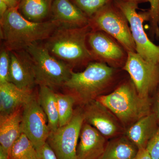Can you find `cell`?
Here are the masks:
<instances>
[{
  "label": "cell",
  "instance_id": "1",
  "mask_svg": "<svg viewBox=\"0 0 159 159\" xmlns=\"http://www.w3.org/2000/svg\"><path fill=\"white\" fill-rule=\"evenodd\" d=\"M1 37L9 51L25 50L32 44L46 40L59 24L52 20L34 22L26 19L18 8L8 9L0 18Z\"/></svg>",
  "mask_w": 159,
  "mask_h": 159
},
{
  "label": "cell",
  "instance_id": "2",
  "mask_svg": "<svg viewBox=\"0 0 159 159\" xmlns=\"http://www.w3.org/2000/svg\"><path fill=\"white\" fill-rule=\"evenodd\" d=\"M90 26L81 28L60 27L45 40L50 53L72 69L87 66L94 61L87 44Z\"/></svg>",
  "mask_w": 159,
  "mask_h": 159
},
{
  "label": "cell",
  "instance_id": "3",
  "mask_svg": "<svg viewBox=\"0 0 159 159\" xmlns=\"http://www.w3.org/2000/svg\"><path fill=\"white\" fill-rule=\"evenodd\" d=\"M116 69L106 64L92 61L80 72L72 71L62 89L75 98L76 102L82 106L95 100L113 82Z\"/></svg>",
  "mask_w": 159,
  "mask_h": 159
},
{
  "label": "cell",
  "instance_id": "4",
  "mask_svg": "<svg viewBox=\"0 0 159 159\" xmlns=\"http://www.w3.org/2000/svg\"><path fill=\"white\" fill-rule=\"evenodd\" d=\"M96 99L108 108L124 127L152 112L150 98L140 96L131 80L124 81L112 93Z\"/></svg>",
  "mask_w": 159,
  "mask_h": 159
},
{
  "label": "cell",
  "instance_id": "5",
  "mask_svg": "<svg viewBox=\"0 0 159 159\" xmlns=\"http://www.w3.org/2000/svg\"><path fill=\"white\" fill-rule=\"evenodd\" d=\"M34 63L37 85L55 91L62 88L73 69L52 55L44 45L35 43L25 49Z\"/></svg>",
  "mask_w": 159,
  "mask_h": 159
},
{
  "label": "cell",
  "instance_id": "6",
  "mask_svg": "<svg viewBox=\"0 0 159 159\" xmlns=\"http://www.w3.org/2000/svg\"><path fill=\"white\" fill-rule=\"evenodd\" d=\"M92 30L105 32L116 40L129 52H136V46L127 19L111 2L89 18Z\"/></svg>",
  "mask_w": 159,
  "mask_h": 159
},
{
  "label": "cell",
  "instance_id": "7",
  "mask_svg": "<svg viewBox=\"0 0 159 159\" xmlns=\"http://www.w3.org/2000/svg\"><path fill=\"white\" fill-rule=\"evenodd\" d=\"M114 2L128 20L137 53L148 61L159 64V45L151 41L143 26L144 22L150 20L149 10L138 12L137 3L119 0Z\"/></svg>",
  "mask_w": 159,
  "mask_h": 159
},
{
  "label": "cell",
  "instance_id": "8",
  "mask_svg": "<svg viewBox=\"0 0 159 159\" xmlns=\"http://www.w3.org/2000/svg\"><path fill=\"white\" fill-rule=\"evenodd\" d=\"M84 122L80 108L74 111L68 123L50 131L47 142L57 159H77V146Z\"/></svg>",
  "mask_w": 159,
  "mask_h": 159
},
{
  "label": "cell",
  "instance_id": "9",
  "mask_svg": "<svg viewBox=\"0 0 159 159\" xmlns=\"http://www.w3.org/2000/svg\"><path fill=\"white\" fill-rule=\"evenodd\" d=\"M122 69L129 74L137 92L143 98H149L159 85V64L146 60L136 52H128Z\"/></svg>",
  "mask_w": 159,
  "mask_h": 159
},
{
  "label": "cell",
  "instance_id": "10",
  "mask_svg": "<svg viewBox=\"0 0 159 159\" xmlns=\"http://www.w3.org/2000/svg\"><path fill=\"white\" fill-rule=\"evenodd\" d=\"M89 48L94 61L106 64L115 69L123 68L128 52L110 35L100 31L92 30L87 38Z\"/></svg>",
  "mask_w": 159,
  "mask_h": 159
},
{
  "label": "cell",
  "instance_id": "11",
  "mask_svg": "<svg viewBox=\"0 0 159 159\" xmlns=\"http://www.w3.org/2000/svg\"><path fill=\"white\" fill-rule=\"evenodd\" d=\"M21 128L22 133L29 138L37 151L47 142L51 131L35 94L23 107Z\"/></svg>",
  "mask_w": 159,
  "mask_h": 159
},
{
  "label": "cell",
  "instance_id": "12",
  "mask_svg": "<svg viewBox=\"0 0 159 159\" xmlns=\"http://www.w3.org/2000/svg\"><path fill=\"white\" fill-rule=\"evenodd\" d=\"M80 107L84 122L99 131L106 139L119 136L123 127L119 120L108 108L97 99Z\"/></svg>",
  "mask_w": 159,
  "mask_h": 159
},
{
  "label": "cell",
  "instance_id": "13",
  "mask_svg": "<svg viewBox=\"0 0 159 159\" xmlns=\"http://www.w3.org/2000/svg\"><path fill=\"white\" fill-rule=\"evenodd\" d=\"M9 82L17 87L34 90L37 85L33 61L25 50L10 51Z\"/></svg>",
  "mask_w": 159,
  "mask_h": 159
},
{
  "label": "cell",
  "instance_id": "14",
  "mask_svg": "<svg viewBox=\"0 0 159 159\" xmlns=\"http://www.w3.org/2000/svg\"><path fill=\"white\" fill-rule=\"evenodd\" d=\"M106 138L93 126L84 122L77 148V159H99L106 145Z\"/></svg>",
  "mask_w": 159,
  "mask_h": 159
},
{
  "label": "cell",
  "instance_id": "15",
  "mask_svg": "<svg viewBox=\"0 0 159 159\" xmlns=\"http://www.w3.org/2000/svg\"><path fill=\"white\" fill-rule=\"evenodd\" d=\"M51 20L61 27L81 28L89 25V18L70 0H54Z\"/></svg>",
  "mask_w": 159,
  "mask_h": 159
},
{
  "label": "cell",
  "instance_id": "16",
  "mask_svg": "<svg viewBox=\"0 0 159 159\" xmlns=\"http://www.w3.org/2000/svg\"><path fill=\"white\" fill-rule=\"evenodd\" d=\"M22 108L0 116V159H9L10 149L21 134Z\"/></svg>",
  "mask_w": 159,
  "mask_h": 159
},
{
  "label": "cell",
  "instance_id": "17",
  "mask_svg": "<svg viewBox=\"0 0 159 159\" xmlns=\"http://www.w3.org/2000/svg\"><path fill=\"white\" fill-rule=\"evenodd\" d=\"M35 94L34 90L20 89L11 82L0 84V116L22 108Z\"/></svg>",
  "mask_w": 159,
  "mask_h": 159
},
{
  "label": "cell",
  "instance_id": "18",
  "mask_svg": "<svg viewBox=\"0 0 159 159\" xmlns=\"http://www.w3.org/2000/svg\"><path fill=\"white\" fill-rule=\"evenodd\" d=\"M158 124L156 116L152 111L129 126L125 131V135L133 142L139 149L146 148Z\"/></svg>",
  "mask_w": 159,
  "mask_h": 159
},
{
  "label": "cell",
  "instance_id": "19",
  "mask_svg": "<svg viewBox=\"0 0 159 159\" xmlns=\"http://www.w3.org/2000/svg\"><path fill=\"white\" fill-rule=\"evenodd\" d=\"M139 148L127 137L113 138L107 143L103 153L99 159H133Z\"/></svg>",
  "mask_w": 159,
  "mask_h": 159
},
{
  "label": "cell",
  "instance_id": "20",
  "mask_svg": "<svg viewBox=\"0 0 159 159\" xmlns=\"http://www.w3.org/2000/svg\"><path fill=\"white\" fill-rule=\"evenodd\" d=\"M54 0H21L18 10L26 19L34 22H42L51 14Z\"/></svg>",
  "mask_w": 159,
  "mask_h": 159
},
{
  "label": "cell",
  "instance_id": "21",
  "mask_svg": "<svg viewBox=\"0 0 159 159\" xmlns=\"http://www.w3.org/2000/svg\"><path fill=\"white\" fill-rule=\"evenodd\" d=\"M39 87L38 100L48 118L50 131L56 130L59 126L56 92L44 86Z\"/></svg>",
  "mask_w": 159,
  "mask_h": 159
},
{
  "label": "cell",
  "instance_id": "22",
  "mask_svg": "<svg viewBox=\"0 0 159 159\" xmlns=\"http://www.w3.org/2000/svg\"><path fill=\"white\" fill-rule=\"evenodd\" d=\"M9 159H38L37 150L25 134L22 133L13 144Z\"/></svg>",
  "mask_w": 159,
  "mask_h": 159
},
{
  "label": "cell",
  "instance_id": "23",
  "mask_svg": "<svg viewBox=\"0 0 159 159\" xmlns=\"http://www.w3.org/2000/svg\"><path fill=\"white\" fill-rule=\"evenodd\" d=\"M57 110L59 116V127L68 123L74 116V106L76 100L70 94L56 93Z\"/></svg>",
  "mask_w": 159,
  "mask_h": 159
},
{
  "label": "cell",
  "instance_id": "24",
  "mask_svg": "<svg viewBox=\"0 0 159 159\" xmlns=\"http://www.w3.org/2000/svg\"><path fill=\"white\" fill-rule=\"evenodd\" d=\"M72 2L90 18L94 14L113 0H72Z\"/></svg>",
  "mask_w": 159,
  "mask_h": 159
},
{
  "label": "cell",
  "instance_id": "25",
  "mask_svg": "<svg viewBox=\"0 0 159 159\" xmlns=\"http://www.w3.org/2000/svg\"><path fill=\"white\" fill-rule=\"evenodd\" d=\"M10 66V51L4 46L0 52V84L9 82Z\"/></svg>",
  "mask_w": 159,
  "mask_h": 159
},
{
  "label": "cell",
  "instance_id": "26",
  "mask_svg": "<svg viewBox=\"0 0 159 159\" xmlns=\"http://www.w3.org/2000/svg\"><path fill=\"white\" fill-rule=\"evenodd\" d=\"M151 31L154 36L159 37V0H150Z\"/></svg>",
  "mask_w": 159,
  "mask_h": 159
},
{
  "label": "cell",
  "instance_id": "27",
  "mask_svg": "<svg viewBox=\"0 0 159 159\" xmlns=\"http://www.w3.org/2000/svg\"><path fill=\"white\" fill-rule=\"evenodd\" d=\"M146 148L152 159H159V123L156 131L148 142Z\"/></svg>",
  "mask_w": 159,
  "mask_h": 159
},
{
  "label": "cell",
  "instance_id": "28",
  "mask_svg": "<svg viewBox=\"0 0 159 159\" xmlns=\"http://www.w3.org/2000/svg\"><path fill=\"white\" fill-rule=\"evenodd\" d=\"M37 152L38 159H57L54 152L47 142L42 148L37 151Z\"/></svg>",
  "mask_w": 159,
  "mask_h": 159
},
{
  "label": "cell",
  "instance_id": "29",
  "mask_svg": "<svg viewBox=\"0 0 159 159\" xmlns=\"http://www.w3.org/2000/svg\"><path fill=\"white\" fill-rule=\"evenodd\" d=\"M133 159H152L146 148L139 149L136 156Z\"/></svg>",
  "mask_w": 159,
  "mask_h": 159
},
{
  "label": "cell",
  "instance_id": "30",
  "mask_svg": "<svg viewBox=\"0 0 159 159\" xmlns=\"http://www.w3.org/2000/svg\"><path fill=\"white\" fill-rule=\"evenodd\" d=\"M153 112L155 114L159 123V90L157 93L155 101Z\"/></svg>",
  "mask_w": 159,
  "mask_h": 159
},
{
  "label": "cell",
  "instance_id": "31",
  "mask_svg": "<svg viewBox=\"0 0 159 159\" xmlns=\"http://www.w3.org/2000/svg\"><path fill=\"white\" fill-rule=\"evenodd\" d=\"M2 1L6 3L9 9L18 8L19 3L16 0H2Z\"/></svg>",
  "mask_w": 159,
  "mask_h": 159
},
{
  "label": "cell",
  "instance_id": "32",
  "mask_svg": "<svg viewBox=\"0 0 159 159\" xmlns=\"http://www.w3.org/2000/svg\"><path fill=\"white\" fill-rule=\"evenodd\" d=\"M9 9L7 5L2 0H0V18L2 17Z\"/></svg>",
  "mask_w": 159,
  "mask_h": 159
},
{
  "label": "cell",
  "instance_id": "33",
  "mask_svg": "<svg viewBox=\"0 0 159 159\" xmlns=\"http://www.w3.org/2000/svg\"><path fill=\"white\" fill-rule=\"evenodd\" d=\"M119 1H122V2L136 3L139 4V3H141L149 2L150 0H119Z\"/></svg>",
  "mask_w": 159,
  "mask_h": 159
},
{
  "label": "cell",
  "instance_id": "34",
  "mask_svg": "<svg viewBox=\"0 0 159 159\" xmlns=\"http://www.w3.org/2000/svg\"><path fill=\"white\" fill-rule=\"evenodd\" d=\"M16 1L20 3V1H21V0H16Z\"/></svg>",
  "mask_w": 159,
  "mask_h": 159
}]
</instances>
